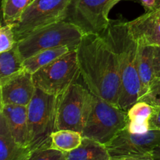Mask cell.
Wrapping results in <instances>:
<instances>
[{
    "label": "cell",
    "instance_id": "obj_1",
    "mask_svg": "<svg viewBox=\"0 0 160 160\" xmlns=\"http://www.w3.org/2000/svg\"><path fill=\"white\" fill-rule=\"evenodd\" d=\"M81 76L92 95L118 106L121 78L117 56L100 34H85L76 48Z\"/></svg>",
    "mask_w": 160,
    "mask_h": 160
},
{
    "label": "cell",
    "instance_id": "obj_5",
    "mask_svg": "<svg viewBox=\"0 0 160 160\" xmlns=\"http://www.w3.org/2000/svg\"><path fill=\"white\" fill-rule=\"evenodd\" d=\"M83 33L75 25L65 21L55 23L42 28L17 42L23 61L38 52L48 48L67 46L76 49Z\"/></svg>",
    "mask_w": 160,
    "mask_h": 160
},
{
    "label": "cell",
    "instance_id": "obj_4",
    "mask_svg": "<svg viewBox=\"0 0 160 160\" xmlns=\"http://www.w3.org/2000/svg\"><path fill=\"white\" fill-rule=\"evenodd\" d=\"M128 124V112L93 95L90 114L81 134L106 145Z\"/></svg>",
    "mask_w": 160,
    "mask_h": 160
},
{
    "label": "cell",
    "instance_id": "obj_11",
    "mask_svg": "<svg viewBox=\"0 0 160 160\" xmlns=\"http://www.w3.org/2000/svg\"><path fill=\"white\" fill-rule=\"evenodd\" d=\"M1 106L19 105L28 106L32 99L36 87L32 73L25 69L0 81Z\"/></svg>",
    "mask_w": 160,
    "mask_h": 160
},
{
    "label": "cell",
    "instance_id": "obj_15",
    "mask_svg": "<svg viewBox=\"0 0 160 160\" xmlns=\"http://www.w3.org/2000/svg\"><path fill=\"white\" fill-rule=\"evenodd\" d=\"M153 49L154 47L151 45H138V72L141 82L140 98L148 92L152 82L155 79Z\"/></svg>",
    "mask_w": 160,
    "mask_h": 160
},
{
    "label": "cell",
    "instance_id": "obj_26",
    "mask_svg": "<svg viewBox=\"0 0 160 160\" xmlns=\"http://www.w3.org/2000/svg\"><path fill=\"white\" fill-rule=\"evenodd\" d=\"M149 130H160V108H154L148 121Z\"/></svg>",
    "mask_w": 160,
    "mask_h": 160
},
{
    "label": "cell",
    "instance_id": "obj_10",
    "mask_svg": "<svg viewBox=\"0 0 160 160\" xmlns=\"http://www.w3.org/2000/svg\"><path fill=\"white\" fill-rule=\"evenodd\" d=\"M159 144L160 130H148L142 134H134L126 128L106 144V147L110 158H117L152 154Z\"/></svg>",
    "mask_w": 160,
    "mask_h": 160
},
{
    "label": "cell",
    "instance_id": "obj_2",
    "mask_svg": "<svg viewBox=\"0 0 160 160\" xmlns=\"http://www.w3.org/2000/svg\"><path fill=\"white\" fill-rule=\"evenodd\" d=\"M128 20H110L100 34L117 56L121 78V92L118 106L128 112L140 98L141 82L138 72V44L130 34Z\"/></svg>",
    "mask_w": 160,
    "mask_h": 160
},
{
    "label": "cell",
    "instance_id": "obj_12",
    "mask_svg": "<svg viewBox=\"0 0 160 160\" xmlns=\"http://www.w3.org/2000/svg\"><path fill=\"white\" fill-rule=\"evenodd\" d=\"M130 34L138 45L160 46V6L128 22Z\"/></svg>",
    "mask_w": 160,
    "mask_h": 160
},
{
    "label": "cell",
    "instance_id": "obj_29",
    "mask_svg": "<svg viewBox=\"0 0 160 160\" xmlns=\"http://www.w3.org/2000/svg\"><path fill=\"white\" fill-rule=\"evenodd\" d=\"M152 156L154 160H160V144L155 148L152 152Z\"/></svg>",
    "mask_w": 160,
    "mask_h": 160
},
{
    "label": "cell",
    "instance_id": "obj_18",
    "mask_svg": "<svg viewBox=\"0 0 160 160\" xmlns=\"http://www.w3.org/2000/svg\"><path fill=\"white\" fill-rule=\"evenodd\" d=\"M71 50L74 49H71L67 46L42 50L25 59L23 62V68L33 74L39 69L45 67V65L50 63L53 60L69 52Z\"/></svg>",
    "mask_w": 160,
    "mask_h": 160
},
{
    "label": "cell",
    "instance_id": "obj_20",
    "mask_svg": "<svg viewBox=\"0 0 160 160\" xmlns=\"http://www.w3.org/2000/svg\"><path fill=\"white\" fill-rule=\"evenodd\" d=\"M81 133L72 130H57L52 134L51 147L63 152H70L81 144Z\"/></svg>",
    "mask_w": 160,
    "mask_h": 160
},
{
    "label": "cell",
    "instance_id": "obj_25",
    "mask_svg": "<svg viewBox=\"0 0 160 160\" xmlns=\"http://www.w3.org/2000/svg\"><path fill=\"white\" fill-rule=\"evenodd\" d=\"M153 47V67L155 78H160V46Z\"/></svg>",
    "mask_w": 160,
    "mask_h": 160
},
{
    "label": "cell",
    "instance_id": "obj_21",
    "mask_svg": "<svg viewBox=\"0 0 160 160\" xmlns=\"http://www.w3.org/2000/svg\"><path fill=\"white\" fill-rule=\"evenodd\" d=\"M34 0H2V22L5 24L15 23L24 9Z\"/></svg>",
    "mask_w": 160,
    "mask_h": 160
},
{
    "label": "cell",
    "instance_id": "obj_8",
    "mask_svg": "<svg viewBox=\"0 0 160 160\" xmlns=\"http://www.w3.org/2000/svg\"><path fill=\"white\" fill-rule=\"evenodd\" d=\"M121 1L70 0L63 20L78 27L84 34H100L109 25L111 9Z\"/></svg>",
    "mask_w": 160,
    "mask_h": 160
},
{
    "label": "cell",
    "instance_id": "obj_23",
    "mask_svg": "<svg viewBox=\"0 0 160 160\" xmlns=\"http://www.w3.org/2000/svg\"><path fill=\"white\" fill-rule=\"evenodd\" d=\"M13 28L14 23L2 25L0 28V52L9 51L17 44Z\"/></svg>",
    "mask_w": 160,
    "mask_h": 160
},
{
    "label": "cell",
    "instance_id": "obj_7",
    "mask_svg": "<svg viewBox=\"0 0 160 160\" xmlns=\"http://www.w3.org/2000/svg\"><path fill=\"white\" fill-rule=\"evenodd\" d=\"M37 88L59 96L81 77L76 49L62 55L32 74Z\"/></svg>",
    "mask_w": 160,
    "mask_h": 160
},
{
    "label": "cell",
    "instance_id": "obj_17",
    "mask_svg": "<svg viewBox=\"0 0 160 160\" xmlns=\"http://www.w3.org/2000/svg\"><path fill=\"white\" fill-rule=\"evenodd\" d=\"M109 156L106 145L83 138L82 142L77 148L67 153L66 160H109Z\"/></svg>",
    "mask_w": 160,
    "mask_h": 160
},
{
    "label": "cell",
    "instance_id": "obj_6",
    "mask_svg": "<svg viewBox=\"0 0 160 160\" xmlns=\"http://www.w3.org/2000/svg\"><path fill=\"white\" fill-rule=\"evenodd\" d=\"M93 95L78 82L57 96L56 131L72 130L82 133L92 109Z\"/></svg>",
    "mask_w": 160,
    "mask_h": 160
},
{
    "label": "cell",
    "instance_id": "obj_9",
    "mask_svg": "<svg viewBox=\"0 0 160 160\" xmlns=\"http://www.w3.org/2000/svg\"><path fill=\"white\" fill-rule=\"evenodd\" d=\"M70 0H34L14 23L17 42L42 28L64 20Z\"/></svg>",
    "mask_w": 160,
    "mask_h": 160
},
{
    "label": "cell",
    "instance_id": "obj_22",
    "mask_svg": "<svg viewBox=\"0 0 160 160\" xmlns=\"http://www.w3.org/2000/svg\"><path fill=\"white\" fill-rule=\"evenodd\" d=\"M66 158L67 152H63L52 147H47L31 152L28 160H66Z\"/></svg>",
    "mask_w": 160,
    "mask_h": 160
},
{
    "label": "cell",
    "instance_id": "obj_13",
    "mask_svg": "<svg viewBox=\"0 0 160 160\" xmlns=\"http://www.w3.org/2000/svg\"><path fill=\"white\" fill-rule=\"evenodd\" d=\"M0 114L7 123L12 137L21 145L28 148L29 134L28 123V106L2 105Z\"/></svg>",
    "mask_w": 160,
    "mask_h": 160
},
{
    "label": "cell",
    "instance_id": "obj_24",
    "mask_svg": "<svg viewBox=\"0 0 160 160\" xmlns=\"http://www.w3.org/2000/svg\"><path fill=\"white\" fill-rule=\"evenodd\" d=\"M138 101L145 102L154 108H160V78H155L148 92Z\"/></svg>",
    "mask_w": 160,
    "mask_h": 160
},
{
    "label": "cell",
    "instance_id": "obj_19",
    "mask_svg": "<svg viewBox=\"0 0 160 160\" xmlns=\"http://www.w3.org/2000/svg\"><path fill=\"white\" fill-rule=\"evenodd\" d=\"M23 62L17 44L9 51L0 52V81L23 70Z\"/></svg>",
    "mask_w": 160,
    "mask_h": 160
},
{
    "label": "cell",
    "instance_id": "obj_16",
    "mask_svg": "<svg viewBox=\"0 0 160 160\" xmlns=\"http://www.w3.org/2000/svg\"><path fill=\"white\" fill-rule=\"evenodd\" d=\"M154 107L145 102L138 101L128 109V124L127 129L134 134H142L149 130L148 121Z\"/></svg>",
    "mask_w": 160,
    "mask_h": 160
},
{
    "label": "cell",
    "instance_id": "obj_14",
    "mask_svg": "<svg viewBox=\"0 0 160 160\" xmlns=\"http://www.w3.org/2000/svg\"><path fill=\"white\" fill-rule=\"evenodd\" d=\"M31 154L29 148L14 139L6 120L0 114V160H28Z\"/></svg>",
    "mask_w": 160,
    "mask_h": 160
},
{
    "label": "cell",
    "instance_id": "obj_27",
    "mask_svg": "<svg viewBox=\"0 0 160 160\" xmlns=\"http://www.w3.org/2000/svg\"><path fill=\"white\" fill-rule=\"evenodd\" d=\"M134 1L140 3L146 12L155 10L160 6V0H134Z\"/></svg>",
    "mask_w": 160,
    "mask_h": 160
},
{
    "label": "cell",
    "instance_id": "obj_3",
    "mask_svg": "<svg viewBox=\"0 0 160 160\" xmlns=\"http://www.w3.org/2000/svg\"><path fill=\"white\" fill-rule=\"evenodd\" d=\"M56 111L57 96L36 88L28 106V148L31 152L51 147L52 134L56 131Z\"/></svg>",
    "mask_w": 160,
    "mask_h": 160
},
{
    "label": "cell",
    "instance_id": "obj_28",
    "mask_svg": "<svg viewBox=\"0 0 160 160\" xmlns=\"http://www.w3.org/2000/svg\"><path fill=\"white\" fill-rule=\"evenodd\" d=\"M109 160H154L152 154L145 155V156H125V157L110 158Z\"/></svg>",
    "mask_w": 160,
    "mask_h": 160
}]
</instances>
